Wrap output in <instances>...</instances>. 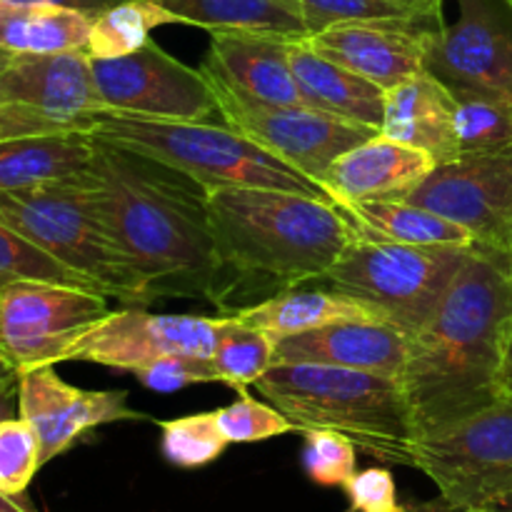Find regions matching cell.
<instances>
[{
  "mask_svg": "<svg viewBox=\"0 0 512 512\" xmlns=\"http://www.w3.org/2000/svg\"><path fill=\"white\" fill-rule=\"evenodd\" d=\"M90 70L105 113L180 123H210L220 115L203 70L180 63L153 40L118 58H90Z\"/></svg>",
  "mask_w": 512,
  "mask_h": 512,
  "instance_id": "8fae6325",
  "label": "cell"
},
{
  "mask_svg": "<svg viewBox=\"0 0 512 512\" xmlns=\"http://www.w3.org/2000/svg\"><path fill=\"white\" fill-rule=\"evenodd\" d=\"M183 25L218 30H255L283 38H305L303 13L293 0H153Z\"/></svg>",
  "mask_w": 512,
  "mask_h": 512,
  "instance_id": "484cf974",
  "label": "cell"
},
{
  "mask_svg": "<svg viewBox=\"0 0 512 512\" xmlns=\"http://www.w3.org/2000/svg\"><path fill=\"white\" fill-rule=\"evenodd\" d=\"M300 8L308 35L323 33L333 25L360 23V20H388L423 15L390 0H293Z\"/></svg>",
  "mask_w": 512,
  "mask_h": 512,
  "instance_id": "d590c367",
  "label": "cell"
},
{
  "mask_svg": "<svg viewBox=\"0 0 512 512\" xmlns=\"http://www.w3.org/2000/svg\"><path fill=\"white\" fill-rule=\"evenodd\" d=\"M213 363L220 383L240 393L255 385L275 365V338L245 323L240 315H220Z\"/></svg>",
  "mask_w": 512,
  "mask_h": 512,
  "instance_id": "83f0119b",
  "label": "cell"
},
{
  "mask_svg": "<svg viewBox=\"0 0 512 512\" xmlns=\"http://www.w3.org/2000/svg\"><path fill=\"white\" fill-rule=\"evenodd\" d=\"M503 3H505V5H510V8H512V0H503Z\"/></svg>",
  "mask_w": 512,
  "mask_h": 512,
  "instance_id": "bcb514c9",
  "label": "cell"
},
{
  "mask_svg": "<svg viewBox=\"0 0 512 512\" xmlns=\"http://www.w3.org/2000/svg\"><path fill=\"white\" fill-rule=\"evenodd\" d=\"M455 135L463 155L495 153L512 145V105L490 100H458Z\"/></svg>",
  "mask_w": 512,
  "mask_h": 512,
  "instance_id": "1f68e13d",
  "label": "cell"
},
{
  "mask_svg": "<svg viewBox=\"0 0 512 512\" xmlns=\"http://www.w3.org/2000/svg\"><path fill=\"white\" fill-rule=\"evenodd\" d=\"M213 93L218 100L220 118L228 128L238 130L260 148L278 155L320 188L340 155L380 133L368 125L310 105L275 108V105L248 103L220 90Z\"/></svg>",
  "mask_w": 512,
  "mask_h": 512,
  "instance_id": "4fadbf2b",
  "label": "cell"
},
{
  "mask_svg": "<svg viewBox=\"0 0 512 512\" xmlns=\"http://www.w3.org/2000/svg\"><path fill=\"white\" fill-rule=\"evenodd\" d=\"M512 330V280L505 258L470 250L428 323L408 338L400 373L415 443L503 398L500 373Z\"/></svg>",
  "mask_w": 512,
  "mask_h": 512,
  "instance_id": "7a4b0ae2",
  "label": "cell"
},
{
  "mask_svg": "<svg viewBox=\"0 0 512 512\" xmlns=\"http://www.w3.org/2000/svg\"><path fill=\"white\" fill-rule=\"evenodd\" d=\"M93 18L48 3L0 0V50L5 55H50L88 50Z\"/></svg>",
  "mask_w": 512,
  "mask_h": 512,
  "instance_id": "cb8c5ba5",
  "label": "cell"
},
{
  "mask_svg": "<svg viewBox=\"0 0 512 512\" xmlns=\"http://www.w3.org/2000/svg\"><path fill=\"white\" fill-rule=\"evenodd\" d=\"M18 395V373L0 360V400H10Z\"/></svg>",
  "mask_w": 512,
  "mask_h": 512,
  "instance_id": "60d3db41",
  "label": "cell"
},
{
  "mask_svg": "<svg viewBox=\"0 0 512 512\" xmlns=\"http://www.w3.org/2000/svg\"><path fill=\"white\" fill-rule=\"evenodd\" d=\"M290 65L300 95L310 108L380 130L385 110L383 88L320 55L305 43V38L290 40Z\"/></svg>",
  "mask_w": 512,
  "mask_h": 512,
  "instance_id": "7402d4cb",
  "label": "cell"
},
{
  "mask_svg": "<svg viewBox=\"0 0 512 512\" xmlns=\"http://www.w3.org/2000/svg\"><path fill=\"white\" fill-rule=\"evenodd\" d=\"M505 265H508V273H510V280H512V240H510L508 253H505Z\"/></svg>",
  "mask_w": 512,
  "mask_h": 512,
  "instance_id": "f6af8a7d",
  "label": "cell"
},
{
  "mask_svg": "<svg viewBox=\"0 0 512 512\" xmlns=\"http://www.w3.org/2000/svg\"><path fill=\"white\" fill-rule=\"evenodd\" d=\"M240 398L225 408L215 410L218 425L228 443H263L295 433V425L275 405L260 403L248 390H240Z\"/></svg>",
  "mask_w": 512,
  "mask_h": 512,
  "instance_id": "836d02e7",
  "label": "cell"
},
{
  "mask_svg": "<svg viewBox=\"0 0 512 512\" xmlns=\"http://www.w3.org/2000/svg\"><path fill=\"white\" fill-rule=\"evenodd\" d=\"M303 435V465L308 478L323 488H345L358 473V445L333 430H305Z\"/></svg>",
  "mask_w": 512,
  "mask_h": 512,
  "instance_id": "e575fe53",
  "label": "cell"
},
{
  "mask_svg": "<svg viewBox=\"0 0 512 512\" xmlns=\"http://www.w3.org/2000/svg\"><path fill=\"white\" fill-rule=\"evenodd\" d=\"M215 333L218 318L153 315L145 305H125L100 318L70 348L68 360L135 373L143 365L168 355L213 358Z\"/></svg>",
  "mask_w": 512,
  "mask_h": 512,
  "instance_id": "9a60e30c",
  "label": "cell"
},
{
  "mask_svg": "<svg viewBox=\"0 0 512 512\" xmlns=\"http://www.w3.org/2000/svg\"><path fill=\"white\" fill-rule=\"evenodd\" d=\"M110 240L153 300H213L218 248L208 188L93 133L85 168Z\"/></svg>",
  "mask_w": 512,
  "mask_h": 512,
  "instance_id": "6da1fadb",
  "label": "cell"
},
{
  "mask_svg": "<svg viewBox=\"0 0 512 512\" xmlns=\"http://www.w3.org/2000/svg\"><path fill=\"white\" fill-rule=\"evenodd\" d=\"M103 113L88 50L8 55L0 65V140L93 133Z\"/></svg>",
  "mask_w": 512,
  "mask_h": 512,
  "instance_id": "ba28073f",
  "label": "cell"
},
{
  "mask_svg": "<svg viewBox=\"0 0 512 512\" xmlns=\"http://www.w3.org/2000/svg\"><path fill=\"white\" fill-rule=\"evenodd\" d=\"M408 335L380 318H353L275 343V363H318L400 378Z\"/></svg>",
  "mask_w": 512,
  "mask_h": 512,
  "instance_id": "d6986e66",
  "label": "cell"
},
{
  "mask_svg": "<svg viewBox=\"0 0 512 512\" xmlns=\"http://www.w3.org/2000/svg\"><path fill=\"white\" fill-rule=\"evenodd\" d=\"M213 90L255 105H308L290 65V38L255 30L210 33V48L200 65Z\"/></svg>",
  "mask_w": 512,
  "mask_h": 512,
  "instance_id": "ac0fdd59",
  "label": "cell"
},
{
  "mask_svg": "<svg viewBox=\"0 0 512 512\" xmlns=\"http://www.w3.org/2000/svg\"><path fill=\"white\" fill-rule=\"evenodd\" d=\"M458 3V20L438 30L425 73L455 100L512 105V8L503 0Z\"/></svg>",
  "mask_w": 512,
  "mask_h": 512,
  "instance_id": "7c38bea8",
  "label": "cell"
},
{
  "mask_svg": "<svg viewBox=\"0 0 512 512\" xmlns=\"http://www.w3.org/2000/svg\"><path fill=\"white\" fill-rule=\"evenodd\" d=\"M133 375L155 393H175L195 383H218L213 358H188V355H168V358L153 360L135 370Z\"/></svg>",
  "mask_w": 512,
  "mask_h": 512,
  "instance_id": "8d00e7d4",
  "label": "cell"
},
{
  "mask_svg": "<svg viewBox=\"0 0 512 512\" xmlns=\"http://www.w3.org/2000/svg\"><path fill=\"white\" fill-rule=\"evenodd\" d=\"M93 133L160 160L205 188L290 190L333 203L318 183L225 123H180L103 113Z\"/></svg>",
  "mask_w": 512,
  "mask_h": 512,
  "instance_id": "5b68a950",
  "label": "cell"
},
{
  "mask_svg": "<svg viewBox=\"0 0 512 512\" xmlns=\"http://www.w3.org/2000/svg\"><path fill=\"white\" fill-rule=\"evenodd\" d=\"M13 280H45V283L98 290L88 278L70 270L68 265L55 260L53 255L40 250L38 245L25 240L18 230L0 220V288Z\"/></svg>",
  "mask_w": 512,
  "mask_h": 512,
  "instance_id": "4dcf8cb0",
  "label": "cell"
},
{
  "mask_svg": "<svg viewBox=\"0 0 512 512\" xmlns=\"http://www.w3.org/2000/svg\"><path fill=\"white\" fill-rule=\"evenodd\" d=\"M178 23L173 13L153 0H120L113 8L95 15L90 25V58H118L135 53L150 40V33L160 25Z\"/></svg>",
  "mask_w": 512,
  "mask_h": 512,
  "instance_id": "f1b7e54d",
  "label": "cell"
},
{
  "mask_svg": "<svg viewBox=\"0 0 512 512\" xmlns=\"http://www.w3.org/2000/svg\"><path fill=\"white\" fill-rule=\"evenodd\" d=\"M93 155V133L23 135L0 140V193L80 175Z\"/></svg>",
  "mask_w": 512,
  "mask_h": 512,
  "instance_id": "603a6c76",
  "label": "cell"
},
{
  "mask_svg": "<svg viewBox=\"0 0 512 512\" xmlns=\"http://www.w3.org/2000/svg\"><path fill=\"white\" fill-rule=\"evenodd\" d=\"M43 468L40 440L23 418H0V490L23 498L35 473Z\"/></svg>",
  "mask_w": 512,
  "mask_h": 512,
  "instance_id": "d6a6232c",
  "label": "cell"
},
{
  "mask_svg": "<svg viewBox=\"0 0 512 512\" xmlns=\"http://www.w3.org/2000/svg\"><path fill=\"white\" fill-rule=\"evenodd\" d=\"M435 168L438 163L428 153L378 133L335 160L323 190L335 208L368 200H408Z\"/></svg>",
  "mask_w": 512,
  "mask_h": 512,
  "instance_id": "ffe728a7",
  "label": "cell"
},
{
  "mask_svg": "<svg viewBox=\"0 0 512 512\" xmlns=\"http://www.w3.org/2000/svg\"><path fill=\"white\" fill-rule=\"evenodd\" d=\"M160 428V453L170 465L183 470L205 468L228 448L215 413H195L185 418L163 420Z\"/></svg>",
  "mask_w": 512,
  "mask_h": 512,
  "instance_id": "f546056e",
  "label": "cell"
},
{
  "mask_svg": "<svg viewBox=\"0 0 512 512\" xmlns=\"http://www.w3.org/2000/svg\"><path fill=\"white\" fill-rule=\"evenodd\" d=\"M208 208L218 248L213 303L233 313L238 298L250 308L255 295L323 280L355 235L333 203L290 190L208 188Z\"/></svg>",
  "mask_w": 512,
  "mask_h": 512,
  "instance_id": "3957f363",
  "label": "cell"
},
{
  "mask_svg": "<svg viewBox=\"0 0 512 512\" xmlns=\"http://www.w3.org/2000/svg\"><path fill=\"white\" fill-rule=\"evenodd\" d=\"M108 295L45 280L0 288V360L23 373L68 360L70 348L110 313Z\"/></svg>",
  "mask_w": 512,
  "mask_h": 512,
  "instance_id": "30bf717a",
  "label": "cell"
},
{
  "mask_svg": "<svg viewBox=\"0 0 512 512\" xmlns=\"http://www.w3.org/2000/svg\"><path fill=\"white\" fill-rule=\"evenodd\" d=\"M235 315L255 328L265 330L275 343L290 335L308 333L338 320L353 318H378L370 308L358 300H350L335 290H285L268 300L238 310Z\"/></svg>",
  "mask_w": 512,
  "mask_h": 512,
  "instance_id": "4316f807",
  "label": "cell"
},
{
  "mask_svg": "<svg viewBox=\"0 0 512 512\" xmlns=\"http://www.w3.org/2000/svg\"><path fill=\"white\" fill-rule=\"evenodd\" d=\"M500 388H503V395H508V398H512V330H510L508 350H505L503 373H500Z\"/></svg>",
  "mask_w": 512,
  "mask_h": 512,
  "instance_id": "7bdbcfd3",
  "label": "cell"
},
{
  "mask_svg": "<svg viewBox=\"0 0 512 512\" xmlns=\"http://www.w3.org/2000/svg\"><path fill=\"white\" fill-rule=\"evenodd\" d=\"M10 400H0V418H5V415L10 413ZM0 512H38V510L30 505V500L25 498V495L23 498H13V495L0 490Z\"/></svg>",
  "mask_w": 512,
  "mask_h": 512,
  "instance_id": "ab89813d",
  "label": "cell"
},
{
  "mask_svg": "<svg viewBox=\"0 0 512 512\" xmlns=\"http://www.w3.org/2000/svg\"><path fill=\"white\" fill-rule=\"evenodd\" d=\"M13 3H48V5H60V8H73V10H80V13L90 15V18H95V15H100L103 10L113 8V5H118L120 0H13Z\"/></svg>",
  "mask_w": 512,
  "mask_h": 512,
  "instance_id": "f35d334b",
  "label": "cell"
},
{
  "mask_svg": "<svg viewBox=\"0 0 512 512\" xmlns=\"http://www.w3.org/2000/svg\"><path fill=\"white\" fill-rule=\"evenodd\" d=\"M343 210L353 230L363 238L403 245H460L475 248L473 235L453 220L410 200H368Z\"/></svg>",
  "mask_w": 512,
  "mask_h": 512,
  "instance_id": "d4e9b609",
  "label": "cell"
},
{
  "mask_svg": "<svg viewBox=\"0 0 512 512\" xmlns=\"http://www.w3.org/2000/svg\"><path fill=\"white\" fill-rule=\"evenodd\" d=\"M18 415L40 440V460L48 465L73 448L85 433L120 420H143L128 405L125 390H80L68 385L55 365L18 373Z\"/></svg>",
  "mask_w": 512,
  "mask_h": 512,
  "instance_id": "e0dca14e",
  "label": "cell"
},
{
  "mask_svg": "<svg viewBox=\"0 0 512 512\" xmlns=\"http://www.w3.org/2000/svg\"><path fill=\"white\" fill-rule=\"evenodd\" d=\"M458 100L430 73H418L405 83L385 90L380 135L423 150L438 165L460 158L455 135Z\"/></svg>",
  "mask_w": 512,
  "mask_h": 512,
  "instance_id": "44dd1931",
  "label": "cell"
},
{
  "mask_svg": "<svg viewBox=\"0 0 512 512\" xmlns=\"http://www.w3.org/2000/svg\"><path fill=\"white\" fill-rule=\"evenodd\" d=\"M488 512H512V493L505 495V498H500L498 503L490 505Z\"/></svg>",
  "mask_w": 512,
  "mask_h": 512,
  "instance_id": "ee69618b",
  "label": "cell"
},
{
  "mask_svg": "<svg viewBox=\"0 0 512 512\" xmlns=\"http://www.w3.org/2000/svg\"><path fill=\"white\" fill-rule=\"evenodd\" d=\"M440 28L443 15L360 20L305 35V43L378 88L390 90L423 73Z\"/></svg>",
  "mask_w": 512,
  "mask_h": 512,
  "instance_id": "2e32d148",
  "label": "cell"
},
{
  "mask_svg": "<svg viewBox=\"0 0 512 512\" xmlns=\"http://www.w3.org/2000/svg\"><path fill=\"white\" fill-rule=\"evenodd\" d=\"M355 512H405L398 503V490L390 470L368 468L355 473L345 485Z\"/></svg>",
  "mask_w": 512,
  "mask_h": 512,
  "instance_id": "74e56055",
  "label": "cell"
},
{
  "mask_svg": "<svg viewBox=\"0 0 512 512\" xmlns=\"http://www.w3.org/2000/svg\"><path fill=\"white\" fill-rule=\"evenodd\" d=\"M473 248L403 245L355 233L323 283L415 335L443 303Z\"/></svg>",
  "mask_w": 512,
  "mask_h": 512,
  "instance_id": "52a82bcc",
  "label": "cell"
},
{
  "mask_svg": "<svg viewBox=\"0 0 512 512\" xmlns=\"http://www.w3.org/2000/svg\"><path fill=\"white\" fill-rule=\"evenodd\" d=\"M423 15H443V0H390Z\"/></svg>",
  "mask_w": 512,
  "mask_h": 512,
  "instance_id": "b9f144b4",
  "label": "cell"
},
{
  "mask_svg": "<svg viewBox=\"0 0 512 512\" xmlns=\"http://www.w3.org/2000/svg\"><path fill=\"white\" fill-rule=\"evenodd\" d=\"M415 468L448 510H488L512 493V398L415 443Z\"/></svg>",
  "mask_w": 512,
  "mask_h": 512,
  "instance_id": "9c48e42d",
  "label": "cell"
},
{
  "mask_svg": "<svg viewBox=\"0 0 512 512\" xmlns=\"http://www.w3.org/2000/svg\"><path fill=\"white\" fill-rule=\"evenodd\" d=\"M408 200L468 230L475 248L505 258L512 240V145L438 165Z\"/></svg>",
  "mask_w": 512,
  "mask_h": 512,
  "instance_id": "5bb4252c",
  "label": "cell"
},
{
  "mask_svg": "<svg viewBox=\"0 0 512 512\" xmlns=\"http://www.w3.org/2000/svg\"><path fill=\"white\" fill-rule=\"evenodd\" d=\"M468 512H488V510H468Z\"/></svg>",
  "mask_w": 512,
  "mask_h": 512,
  "instance_id": "7dc6e473",
  "label": "cell"
},
{
  "mask_svg": "<svg viewBox=\"0 0 512 512\" xmlns=\"http://www.w3.org/2000/svg\"><path fill=\"white\" fill-rule=\"evenodd\" d=\"M255 390L295 430H333L385 465L415 468V430L400 378L318 363H275Z\"/></svg>",
  "mask_w": 512,
  "mask_h": 512,
  "instance_id": "277c9868",
  "label": "cell"
},
{
  "mask_svg": "<svg viewBox=\"0 0 512 512\" xmlns=\"http://www.w3.org/2000/svg\"><path fill=\"white\" fill-rule=\"evenodd\" d=\"M0 220L108 298L150 305L153 298L110 240L85 170L38 188L0 193Z\"/></svg>",
  "mask_w": 512,
  "mask_h": 512,
  "instance_id": "8992f818",
  "label": "cell"
}]
</instances>
